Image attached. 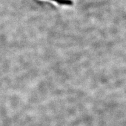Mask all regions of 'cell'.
Here are the masks:
<instances>
[{"label": "cell", "mask_w": 126, "mask_h": 126, "mask_svg": "<svg viewBox=\"0 0 126 126\" xmlns=\"http://www.w3.org/2000/svg\"><path fill=\"white\" fill-rule=\"evenodd\" d=\"M54 1L60 5H72L73 2L71 0H50Z\"/></svg>", "instance_id": "6da1fadb"}]
</instances>
